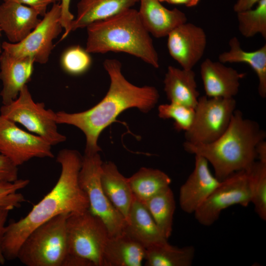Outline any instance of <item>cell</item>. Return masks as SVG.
Masks as SVG:
<instances>
[{
	"label": "cell",
	"mask_w": 266,
	"mask_h": 266,
	"mask_svg": "<svg viewBox=\"0 0 266 266\" xmlns=\"http://www.w3.org/2000/svg\"><path fill=\"white\" fill-rule=\"evenodd\" d=\"M158 116L164 119H172L177 131L186 132L193 122L195 108L170 102L159 106Z\"/></svg>",
	"instance_id": "f546056e"
},
{
	"label": "cell",
	"mask_w": 266,
	"mask_h": 266,
	"mask_svg": "<svg viewBox=\"0 0 266 266\" xmlns=\"http://www.w3.org/2000/svg\"><path fill=\"white\" fill-rule=\"evenodd\" d=\"M91 64L90 53L78 45L71 46L66 50L61 58L63 69L71 75H77L85 72Z\"/></svg>",
	"instance_id": "4dcf8cb0"
},
{
	"label": "cell",
	"mask_w": 266,
	"mask_h": 266,
	"mask_svg": "<svg viewBox=\"0 0 266 266\" xmlns=\"http://www.w3.org/2000/svg\"><path fill=\"white\" fill-rule=\"evenodd\" d=\"M195 157L194 170L179 191L180 207L188 214L194 213L221 182L212 174L204 158Z\"/></svg>",
	"instance_id": "5bb4252c"
},
{
	"label": "cell",
	"mask_w": 266,
	"mask_h": 266,
	"mask_svg": "<svg viewBox=\"0 0 266 266\" xmlns=\"http://www.w3.org/2000/svg\"><path fill=\"white\" fill-rule=\"evenodd\" d=\"M230 50L221 53L219 61L223 63H245L255 71L259 80L258 91L262 98L266 97V44L253 51L244 50L236 37L229 42Z\"/></svg>",
	"instance_id": "cb8c5ba5"
},
{
	"label": "cell",
	"mask_w": 266,
	"mask_h": 266,
	"mask_svg": "<svg viewBox=\"0 0 266 266\" xmlns=\"http://www.w3.org/2000/svg\"><path fill=\"white\" fill-rule=\"evenodd\" d=\"M100 183L106 197L126 221L133 201V196L128 181L111 161L102 163Z\"/></svg>",
	"instance_id": "ffe728a7"
},
{
	"label": "cell",
	"mask_w": 266,
	"mask_h": 266,
	"mask_svg": "<svg viewBox=\"0 0 266 266\" xmlns=\"http://www.w3.org/2000/svg\"><path fill=\"white\" fill-rule=\"evenodd\" d=\"M236 105L234 98L200 97L192 125L185 132V142L206 144L218 139L228 128Z\"/></svg>",
	"instance_id": "9c48e42d"
},
{
	"label": "cell",
	"mask_w": 266,
	"mask_h": 266,
	"mask_svg": "<svg viewBox=\"0 0 266 266\" xmlns=\"http://www.w3.org/2000/svg\"><path fill=\"white\" fill-rule=\"evenodd\" d=\"M200 0H166V2L172 4H183L187 7H193L197 5Z\"/></svg>",
	"instance_id": "ab89813d"
},
{
	"label": "cell",
	"mask_w": 266,
	"mask_h": 266,
	"mask_svg": "<svg viewBox=\"0 0 266 266\" xmlns=\"http://www.w3.org/2000/svg\"><path fill=\"white\" fill-rule=\"evenodd\" d=\"M195 254L193 246L178 247L167 241L146 248V266H190Z\"/></svg>",
	"instance_id": "484cf974"
},
{
	"label": "cell",
	"mask_w": 266,
	"mask_h": 266,
	"mask_svg": "<svg viewBox=\"0 0 266 266\" xmlns=\"http://www.w3.org/2000/svg\"><path fill=\"white\" fill-rule=\"evenodd\" d=\"M69 215H58L35 228L22 243L17 259L27 266H62L68 254Z\"/></svg>",
	"instance_id": "5b68a950"
},
{
	"label": "cell",
	"mask_w": 266,
	"mask_h": 266,
	"mask_svg": "<svg viewBox=\"0 0 266 266\" xmlns=\"http://www.w3.org/2000/svg\"><path fill=\"white\" fill-rule=\"evenodd\" d=\"M0 113L4 118L21 124L51 146L66 140V136L58 131L56 113L50 109H46L43 102H35L27 85L22 88L16 100L1 106Z\"/></svg>",
	"instance_id": "52a82bcc"
},
{
	"label": "cell",
	"mask_w": 266,
	"mask_h": 266,
	"mask_svg": "<svg viewBox=\"0 0 266 266\" xmlns=\"http://www.w3.org/2000/svg\"><path fill=\"white\" fill-rule=\"evenodd\" d=\"M18 166L0 154V183L15 181L18 179Z\"/></svg>",
	"instance_id": "d6a6232c"
},
{
	"label": "cell",
	"mask_w": 266,
	"mask_h": 266,
	"mask_svg": "<svg viewBox=\"0 0 266 266\" xmlns=\"http://www.w3.org/2000/svg\"><path fill=\"white\" fill-rule=\"evenodd\" d=\"M3 1H13L23 4L36 9L39 15L43 16L46 13L47 6L60 0H3Z\"/></svg>",
	"instance_id": "e575fe53"
},
{
	"label": "cell",
	"mask_w": 266,
	"mask_h": 266,
	"mask_svg": "<svg viewBox=\"0 0 266 266\" xmlns=\"http://www.w3.org/2000/svg\"><path fill=\"white\" fill-rule=\"evenodd\" d=\"M164 91L171 102L195 108L200 97L193 69L169 66L164 80Z\"/></svg>",
	"instance_id": "44dd1931"
},
{
	"label": "cell",
	"mask_w": 266,
	"mask_h": 266,
	"mask_svg": "<svg viewBox=\"0 0 266 266\" xmlns=\"http://www.w3.org/2000/svg\"><path fill=\"white\" fill-rule=\"evenodd\" d=\"M29 183L28 179H18L13 182L0 183V206L9 207L12 209L20 207L25 199L18 191L26 187Z\"/></svg>",
	"instance_id": "1f68e13d"
},
{
	"label": "cell",
	"mask_w": 266,
	"mask_h": 266,
	"mask_svg": "<svg viewBox=\"0 0 266 266\" xmlns=\"http://www.w3.org/2000/svg\"><path fill=\"white\" fill-rule=\"evenodd\" d=\"M138 13L146 29L156 38L167 36L177 26L187 22L186 14L174 8L169 9L159 0H139Z\"/></svg>",
	"instance_id": "ac0fdd59"
},
{
	"label": "cell",
	"mask_w": 266,
	"mask_h": 266,
	"mask_svg": "<svg viewBox=\"0 0 266 266\" xmlns=\"http://www.w3.org/2000/svg\"><path fill=\"white\" fill-rule=\"evenodd\" d=\"M256 152L257 160L263 163L266 164V141H261L256 146Z\"/></svg>",
	"instance_id": "f35d334b"
},
{
	"label": "cell",
	"mask_w": 266,
	"mask_h": 266,
	"mask_svg": "<svg viewBox=\"0 0 266 266\" xmlns=\"http://www.w3.org/2000/svg\"><path fill=\"white\" fill-rule=\"evenodd\" d=\"M266 135L257 122L244 118L241 111L236 109L228 128L218 139L206 144L184 142L183 147L187 152L204 158L221 181L235 172L251 168L257 160L256 146Z\"/></svg>",
	"instance_id": "3957f363"
},
{
	"label": "cell",
	"mask_w": 266,
	"mask_h": 266,
	"mask_svg": "<svg viewBox=\"0 0 266 266\" xmlns=\"http://www.w3.org/2000/svg\"><path fill=\"white\" fill-rule=\"evenodd\" d=\"M34 8L13 1L0 5V27L10 43L23 40L39 23Z\"/></svg>",
	"instance_id": "e0dca14e"
},
{
	"label": "cell",
	"mask_w": 266,
	"mask_h": 266,
	"mask_svg": "<svg viewBox=\"0 0 266 266\" xmlns=\"http://www.w3.org/2000/svg\"><path fill=\"white\" fill-rule=\"evenodd\" d=\"M139 0H80L71 32L86 28L96 21L106 19L131 8Z\"/></svg>",
	"instance_id": "7402d4cb"
},
{
	"label": "cell",
	"mask_w": 266,
	"mask_h": 266,
	"mask_svg": "<svg viewBox=\"0 0 266 266\" xmlns=\"http://www.w3.org/2000/svg\"><path fill=\"white\" fill-rule=\"evenodd\" d=\"M238 28L246 38L260 34L266 38V0H260L256 7L237 13Z\"/></svg>",
	"instance_id": "83f0119b"
},
{
	"label": "cell",
	"mask_w": 266,
	"mask_h": 266,
	"mask_svg": "<svg viewBox=\"0 0 266 266\" xmlns=\"http://www.w3.org/2000/svg\"><path fill=\"white\" fill-rule=\"evenodd\" d=\"M33 60L17 57L3 51L0 56V79L3 87L0 93L2 105L18 97L22 88L30 81L33 70Z\"/></svg>",
	"instance_id": "2e32d148"
},
{
	"label": "cell",
	"mask_w": 266,
	"mask_h": 266,
	"mask_svg": "<svg viewBox=\"0 0 266 266\" xmlns=\"http://www.w3.org/2000/svg\"><path fill=\"white\" fill-rule=\"evenodd\" d=\"M251 200L248 172L239 171L221 181L194 214L200 224L210 226L218 219L224 209L234 205L246 207Z\"/></svg>",
	"instance_id": "30bf717a"
},
{
	"label": "cell",
	"mask_w": 266,
	"mask_h": 266,
	"mask_svg": "<svg viewBox=\"0 0 266 266\" xmlns=\"http://www.w3.org/2000/svg\"><path fill=\"white\" fill-rule=\"evenodd\" d=\"M10 210L12 209L9 207L0 206V265L4 264L6 261L3 254L2 244L5 224Z\"/></svg>",
	"instance_id": "d590c367"
},
{
	"label": "cell",
	"mask_w": 266,
	"mask_h": 266,
	"mask_svg": "<svg viewBox=\"0 0 266 266\" xmlns=\"http://www.w3.org/2000/svg\"><path fill=\"white\" fill-rule=\"evenodd\" d=\"M167 37L170 56L182 68L193 69L205 50L207 38L203 29L186 22L173 29Z\"/></svg>",
	"instance_id": "4fadbf2b"
},
{
	"label": "cell",
	"mask_w": 266,
	"mask_h": 266,
	"mask_svg": "<svg viewBox=\"0 0 266 266\" xmlns=\"http://www.w3.org/2000/svg\"><path fill=\"white\" fill-rule=\"evenodd\" d=\"M102 163L99 153L84 154L79 172L78 182L88 198L89 210L103 221L109 236H115L124 233L126 221L112 204L102 190L100 179Z\"/></svg>",
	"instance_id": "ba28073f"
},
{
	"label": "cell",
	"mask_w": 266,
	"mask_h": 266,
	"mask_svg": "<svg viewBox=\"0 0 266 266\" xmlns=\"http://www.w3.org/2000/svg\"><path fill=\"white\" fill-rule=\"evenodd\" d=\"M61 17L60 22L65 32L61 40L65 39L71 32V25L74 20V16L70 11L71 0H60Z\"/></svg>",
	"instance_id": "836d02e7"
},
{
	"label": "cell",
	"mask_w": 266,
	"mask_h": 266,
	"mask_svg": "<svg viewBox=\"0 0 266 266\" xmlns=\"http://www.w3.org/2000/svg\"><path fill=\"white\" fill-rule=\"evenodd\" d=\"M82 158L75 150L64 149L59 152L56 161L61 172L54 187L26 216L5 227L2 248L6 260L17 259L22 243L42 224L61 214L79 213L89 209L88 198L78 182Z\"/></svg>",
	"instance_id": "7a4b0ae2"
},
{
	"label": "cell",
	"mask_w": 266,
	"mask_h": 266,
	"mask_svg": "<svg viewBox=\"0 0 266 266\" xmlns=\"http://www.w3.org/2000/svg\"><path fill=\"white\" fill-rule=\"evenodd\" d=\"M60 17V4L54 3L23 40L16 43L4 41L2 48L14 56L30 58L39 64L46 63L54 47L53 41L62 31Z\"/></svg>",
	"instance_id": "8fae6325"
},
{
	"label": "cell",
	"mask_w": 266,
	"mask_h": 266,
	"mask_svg": "<svg viewBox=\"0 0 266 266\" xmlns=\"http://www.w3.org/2000/svg\"><path fill=\"white\" fill-rule=\"evenodd\" d=\"M128 181L133 197L143 203L169 187L170 178L158 169L143 167Z\"/></svg>",
	"instance_id": "d4e9b609"
},
{
	"label": "cell",
	"mask_w": 266,
	"mask_h": 266,
	"mask_svg": "<svg viewBox=\"0 0 266 266\" xmlns=\"http://www.w3.org/2000/svg\"><path fill=\"white\" fill-rule=\"evenodd\" d=\"M143 203L150 212L162 234L168 239L172 231L175 209L174 196L170 187Z\"/></svg>",
	"instance_id": "4316f807"
},
{
	"label": "cell",
	"mask_w": 266,
	"mask_h": 266,
	"mask_svg": "<svg viewBox=\"0 0 266 266\" xmlns=\"http://www.w3.org/2000/svg\"><path fill=\"white\" fill-rule=\"evenodd\" d=\"M86 50L90 53L123 52L137 57L155 68L159 59L150 33L138 11L132 8L87 27Z\"/></svg>",
	"instance_id": "277c9868"
},
{
	"label": "cell",
	"mask_w": 266,
	"mask_h": 266,
	"mask_svg": "<svg viewBox=\"0 0 266 266\" xmlns=\"http://www.w3.org/2000/svg\"><path fill=\"white\" fill-rule=\"evenodd\" d=\"M146 249L126 233L109 236L103 251V266H141Z\"/></svg>",
	"instance_id": "603a6c76"
},
{
	"label": "cell",
	"mask_w": 266,
	"mask_h": 266,
	"mask_svg": "<svg viewBox=\"0 0 266 266\" xmlns=\"http://www.w3.org/2000/svg\"><path fill=\"white\" fill-rule=\"evenodd\" d=\"M200 74L206 96L229 99L237 94L240 81L246 74L207 58L200 66Z\"/></svg>",
	"instance_id": "9a60e30c"
},
{
	"label": "cell",
	"mask_w": 266,
	"mask_h": 266,
	"mask_svg": "<svg viewBox=\"0 0 266 266\" xmlns=\"http://www.w3.org/2000/svg\"><path fill=\"white\" fill-rule=\"evenodd\" d=\"M124 233L145 249L167 241L145 205L133 197Z\"/></svg>",
	"instance_id": "d6986e66"
},
{
	"label": "cell",
	"mask_w": 266,
	"mask_h": 266,
	"mask_svg": "<svg viewBox=\"0 0 266 266\" xmlns=\"http://www.w3.org/2000/svg\"><path fill=\"white\" fill-rule=\"evenodd\" d=\"M0 154L17 166L33 158L54 157L51 145L43 138L27 132L0 114Z\"/></svg>",
	"instance_id": "7c38bea8"
},
{
	"label": "cell",
	"mask_w": 266,
	"mask_h": 266,
	"mask_svg": "<svg viewBox=\"0 0 266 266\" xmlns=\"http://www.w3.org/2000/svg\"><path fill=\"white\" fill-rule=\"evenodd\" d=\"M251 192V202L256 214L263 220H266V164L256 161L247 171Z\"/></svg>",
	"instance_id": "f1b7e54d"
},
{
	"label": "cell",
	"mask_w": 266,
	"mask_h": 266,
	"mask_svg": "<svg viewBox=\"0 0 266 266\" xmlns=\"http://www.w3.org/2000/svg\"><path fill=\"white\" fill-rule=\"evenodd\" d=\"M68 254L103 266V251L109 237L103 221L89 209L70 214L66 220Z\"/></svg>",
	"instance_id": "8992f818"
},
{
	"label": "cell",
	"mask_w": 266,
	"mask_h": 266,
	"mask_svg": "<svg viewBox=\"0 0 266 266\" xmlns=\"http://www.w3.org/2000/svg\"><path fill=\"white\" fill-rule=\"evenodd\" d=\"M103 66L110 78V86L103 99L92 108L77 113H56L57 123L74 126L86 137L85 153L101 151L98 141L102 132L124 111L137 108L143 113L151 110L159 99L158 90L151 86H137L131 83L122 72V64L116 59H108Z\"/></svg>",
	"instance_id": "6da1fadb"
},
{
	"label": "cell",
	"mask_w": 266,
	"mask_h": 266,
	"mask_svg": "<svg viewBox=\"0 0 266 266\" xmlns=\"http://www.w3.org/2000/svg\"><path fill=\"white\" fill-rule=\"evenodd\" d=\"M1 31V29L0 28V32ZM1 52V47H0V52Z\"/></svg>",
	"instance_id": "b9f144b4"
},
{
	"label": "cell",
	"mask_w": 266,
	"mask_h": 266,
	"mask_svg": "<svg viewBox=\"0 0 266 266\" xmlns=\"http://www.w3.org/2000/svg\"><path fill=\"white\" fill-rule=\"evenodd\" d=\"M260 0H237L233 6V10L237 13L250 9Z\"/></svg>",
	"instance_id": "74e56055"
},
{
	"label": "cell",
	"mask_w": 266,
	"mask_h": 266,
	"mask_svg": "<svg viewBox=\"0 0 266 266\" xmlns=\"http://www.w3.org/2000/svg\"><path fill=\"white\" fill-rule=\"evenodd\" d=\"M161 2H166V0H159Z\"/></svg>",
	"instance_id": "60d3db41"
},
{
	"label": "cell",
	"mask_w": 266,
	"mask_h": 266,
	"mask_svg": "<svg viewBox=\"0 0 266 266\" xmlns=\"http://www.w3.org/2000/svg\"><path fill=\"white\" fill-rule=\"evenodd\" d=\"M62 266H94L93 264L85 259L67 254Z\"/></svg>",
	"instance_id": "8d00e7d4"
}]
</instances>
